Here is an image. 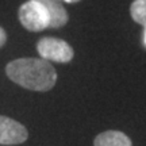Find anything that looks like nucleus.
I'll return each instance as SVG.
<instances>
[{"mask_svg":"<svg viewBox=\"0 0 146 146\" xmlns=\"http://www.w3.org/2000/svg\"><path fill=\"white\" fill-rule=\"evenodd\" d=\"M5 73L11 81L22 88L46 92L56 85L57 72L52 62L43 58H18L5 65Z\"/></svg>","mask_w":146,"mask_h":146,"instance_id":"1","label":"nucleus"},{"mask_svg":"<svg viewBox=\"0 0 146 146\" xmlns=\"http://www.w3.org/2000/svg\"><path fill=\"white\" fill-rule=\"evenodd\" d=\"M36 52L41 58L49 62L66 64L74 57L72 46L66 41L54 38V36H43L36 42Z\"/></svg>","mask_w":146,"mask_h":146,"instance_id":"2","label":"nucleus"},{"mask_svg":"<svg viewBox=\"0 0 146 146\" xmlns=\"http://www.w3.org/2000/svg\"><path fill=\"white\" fill-rule=\"evenodd\" d=\"M18 18L26 30L33 33L42 31L49 27V16L46 10L36 0H27L19 7Z\"/></svg>","mask_w":146,"mask_h":146,"instance_id":"3","label":"nucleus"},{"mask_svg":"<svg viewBox=\"0 0 146 146\" xmlns=\"http://www.w3.org/2000/svg\"><path fill=\"white\" fill-rule=\"evenodd\" d=\"M29 131L18 120L0 115V145H21L27 141Z\"/></svg>","mask_w":146,"mask_h":146,"instance_id":"4","label":"nucleus"},{"mask_svg":"<svg viewBox=\"0 0 146 146\" xmlns=\"http://www.w3.org/2000/svg\"><path fill=\"white\" fill-rule=\"evenodd\" d=\"M38 3L43 5L49 16V27L52 29H60L64 27L69 21L68 11L62 5V1L60 0H36Z\"/></svg>","mask_w":146,"mask_h":146,"instance_id":"5","label":"nucleus"},{"mask_svg":"<svg viewBox=\"0 0 146 146\" xmlns=\"http://www.w3.org/2000/svg\"><path fill=\"white\" fill-rule=\"evenodd\" d=\"M94 146H133V142L119 130H107L95 137Z\"/></svg>","mask_w":146,"mask_h":146,"instance_id":"6","label":"nucleus"},{"mask_svg":"<svg viewBox=\"0 0 146 146\" xmlns=\"http://www.w3.org/2000/svg\"><path fill=\"white\" fill-rule=\"evenodd\" d=\"M130 15L135 23L146 27V0H134L130 5Z\"/></svg>","mask_w":146,"mask_h":146,"instance_id":"7","label":"nucleus"},{"mask_svg":"<svg viewBox=\"0 0 146 146\" xmlns=\"http://www.w3.org/2000/svg\"><path fill=\"white\" fill-rule=\"evenodd\" d=\"M7 42V33L3 27H0V47H3Z\"/></svg>","mask_w":146,"mask_h":146,"instance_id":"8","label":"nucleus"},{"mask_svg":"<svg viewBox=\"0 0 146 146\" xmlns=\"http://www.w3.org/2000/svg\"><path fill=\"white\" fill-rule=\"evenodd\" d=\"M60 1H64V3H69V4H74V3H78L80 0H60Z\"/></svg>","mask_w":146,"mask_h":146,"instance_id":"9","label":"nucleus"},{"mask_svg":"<svg viewBox=\"0 0 146 146\" xmlns=\"http://www.w3.org/2000/svg\"><path fill=\"white\" fill-rule=\"evenodd\" d=\"M143 41H145V45H146V27H145V35H143Z\"/></svg>","mask_w":146,"mask_h":146,"instance_id":"10","label":"nucleus"}]
</instances>
